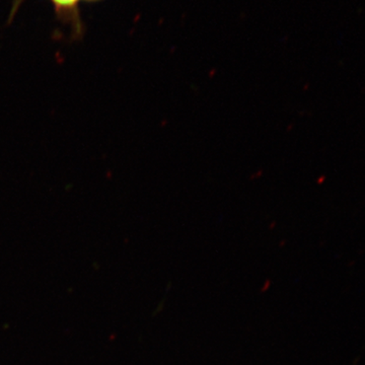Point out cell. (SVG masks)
Wrapping results in <instances>:
<instances>
[{
  "instance_id": "6da1fadb",
  "label": "cell",
  "mask_w": 365,
  "mask_h": 365,
  "mask_svg": "<svg viewBox=\"0 0 365 365\" xmlns=\"http://www.w3.org/2000/svg\"><path fill=\"white\" fill-rule=\"evenodd\" d=\"M53 2L61 7H71L73 6L78 0H52Z\"/></svg>"
}]
</instances>
